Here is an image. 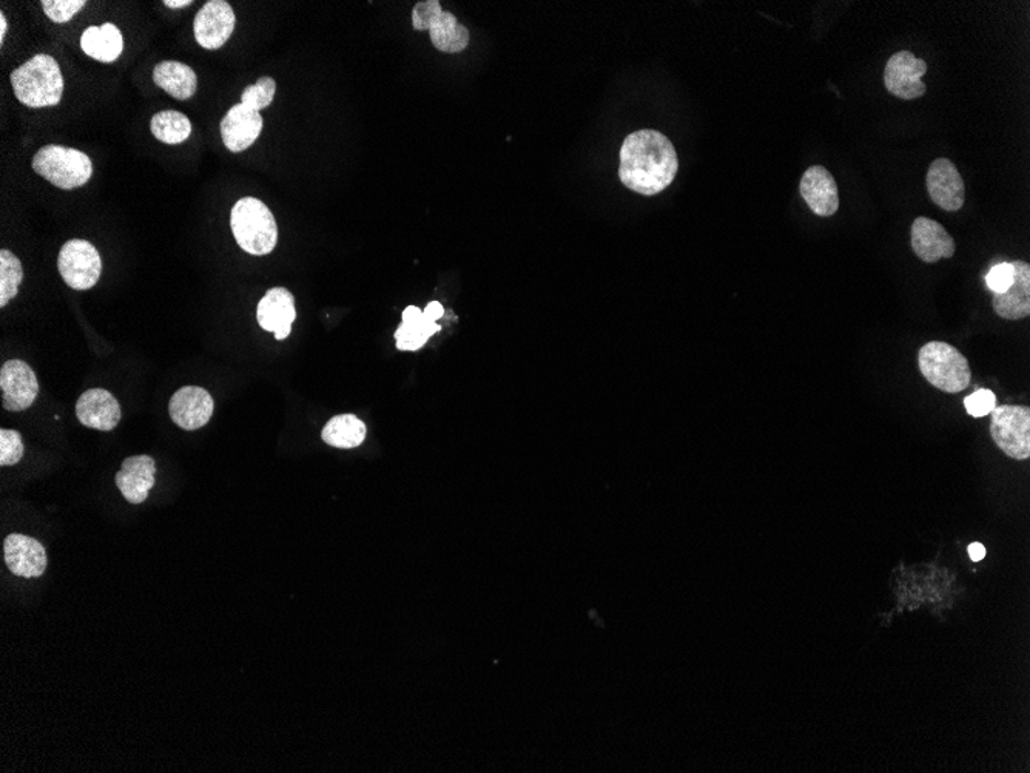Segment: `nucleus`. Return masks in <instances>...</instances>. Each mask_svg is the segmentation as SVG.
I'll list each match as a JSON object with an SVG mask.
<instances>
[{
    "label": "nucleus",
    "instance_id": "5701e85b",
    "mask_svg": "<svg viewBox=\"0 0 1030 773\" xmlns=\"http://www.w3.org/2000/svg\"><path fill=\"white\" fill-rule=\"evenodd\" d=\"M81 47L86 55L93 57L99 63H114L121 56L124 49V40H122L121 30L116 25L107 24L102 26H90L83 32L81 37Z\"/></svg>",
    "mask_w": 1030,
    "mask_h": 773
},
{
    "label": "nucleus",
    "instance_id": "f704fd0d",
    "mask_svg": "<svg viewBox=\"0 0 1030 773\" xmlns=\"http://www.w3.org/2000/svg\"><path fill=\"white\" fill-rule=\"evenodd\" d=\"M969 556H971L972 561H982V559L986 558V548L978 542L972 544V546L969 547Z\"/></svg>",
    "mask_w": 1030,
    "mask_h": 773
},
{
    "label": "nucleus",
    "instance_id": "e433bc0d",
    "mask_svg": "<svg viewBox=\"0 0 1030 773\" xmlns=\"http://www.w3.org/2000/svg\"><path fill=\"white\" fill-rule=\"evenodd\" d=\"M7 29H9L7 19L3 14H0V44H3V41H5Z\"/></svg>",
    "mask_w": 1030,
    "mask_h": 773
},
{
    "label": "nucleus",
    "instance_id": "4be33fe9",
    "mask_svg": "<svg viewBox=\"0 0 1030 773\" xmlns=\"http://www.w3.org/2000/svg\"><path fill=\"white\" fill-rule=\"evenodd\" d=\"M154 81L159 89L167 91L170 97L187 101L197 93L198 78L193 68L178 60H164L154 70Z\"/></svg>",
    "mask_w": 1030,
    "mask_h": 773
},
{
    "label": "nucleus",
    "instance_id": "f8f14e48",
    "mask_svg": "<svg viewBox=\"0 0 1030 773\" xmlns=\"http://www.w3.org/2000/svg\"><path fill=\"white\" fill-rule=\"evenodd\" d=\"M911 249L922 262L934 265L945 258H952L956 253L955 242L949 232L934 220L918 216L910 228Z\"/></svg>",
    "mask_w": 1030,
    "mask_h": 773
},
{
    "label": "nucleus",
    "instance_id": "c756f323",
    "mask_svg": "<svg viewBox=\"0 0 1030 773\" xmlns=\"http://www.w3.org/2000/svg\"><path fill=\"white\" fill-rule=\"evenodd\" d=\"M87 5L86 0H44L42 9L55 24H65L71 21L75 14Z\"/></svg>",
    "mask_w": 1030,
    "mask_h": 773
},
{
    "label": "nucleus",
    "instance_id": "b1692460",
    "mask_svg": "<svg viewBox=\"0 0 1030 773\" xmlns=\"http://www.w3.org/2000/svg\"><path fill=\"white\" fill-rule=\"evenodd\" d=\"M429 34L435 48L451 53V55L467 49L471 40L467 26L461 25L452 13L445 10L434 19L429 26Z\"/></svg>",
    "mask_w": 1030,
    "mask_h": 773
},
{
    "label": "nucleus",
    "instance_id": "f03ea898",
    "mask_svg": "<svg viewBox=\"0 0 1030 773\" xmlns=\"http://www.w3.org/2000/svg\"><path fill=\"white\" fill-rule=\"evenodd\" d=\"M10 79L19 102L30 109L57 105L63 99V71L55 57L36 55L16 68Z\"/></svg>",
    "mask_w": 1030,
    "mask_h": 773
},
{
    "label": "nucleus",
    "instance_id": "bb28decb",
    "mask_svg": "<svg viewBox=\"0 0 1030 773\" xmlns=\"http://www.w3.org/2000/svg\"><path fill=\"white\" fill-rule=\"evenodd\" d=\"M24 280V269L18 257L10 250L0 253V307H5L18 295L19 285Z\"/></svg>",
    "mask_w": 1030,
    "mask_h": 773
},
{
    "label": "nucleus",
    "instance_id": "1a4fd4ad",
    "mask_svg": "<svg viewBox=\"0 0 1030 773\" xmlns=\"http://www.w3.org/2000/svg\"><path fill=\"white\" fill-rule=\"evenodd\" d=\"M930 200L945 212H959L966 201V186L955 164L938 158L930 164L926 178Z\"/></svg>",
    "mask_w": 1030,
    "mask_h": 773
},
{
    "label": "nucleus",
    "instance_id": "72a5a7b5",
    "mask_svg": "<svg viewBox=\"0 0 1030 773\" xmlns=\"http://www.w3.org/2000/svg\"><path fill=\"white\" fill-rule=\"evenodd\" d=\"M423 312H425L426 317L429 318L430 322H437V320L444 317L445 307L441 306V303L430 302Z\"/></svg>",
    "mask_w": 1030,
    "mask_h": 773
},
{
    "label": "nucleus",
    "instance_id": "6e6552de",
    "mask_svg": "<svg viewBox=\"0 0 1030 773\" xmlns=\"http://www.w3.org/2000/svg\"><path fill=\"white\" fill-rule=\"evenodd\" d=\"M926 74V60L918 59L910 52H898L887 60L884 86L894 97L903 101H914L926 94L927 86L922 81Z\"/></svg>",
    "mask_w": 1030,
    "mask_h": 773
},
{
    "label": "nucleus",
    "instance_id": "0eeeda50",
    "mask_svg": "<svg viewBox=\"0 0 1030 773\" xmlns=\"http://www.w3.org/2000/svg\"><path fill=\"white\" fill-rule=\"evenodd\" d=\"M60 276L76 291H89L97 285L102 272V260L97 247L83 239H70L59 253Z\"/></svg>",
    "mask_w": 1030,
    "mask_h": 773
},
{
    "label": "nucleus",
    "instance_id": "6ab92c4d",
    "mask_svg": "<svg viewBox=\"0 0 1030 773\" xmlns=\"http://www.w3.org/2000/svg\"><path fill=\"white\" fill-rule=\"evenodd\" d=\"M1014 281L1003 293H995L994 307L998 317L1017 322L1030 315V266L1025 261H1012Z\"/></svg>",
    "mask_w": 1030,
    "mask_h": 773
},
{
    "label": "nucleus",
    "instance_id": "aec40b11",
    "mask_svg": "<svg viewBox=\"0 0 1030 773\" xmlns=\"http://www.w3.org/2000/svg\"><path fill=\"white\" fill-rule=\"evenodd\" d=\"M156 464L150 456H133L124 460L116 474V485L130 504L139 505L155 486Z\"/></svg>",
    "mask_w": 1030,
    "mask_h": 773
},
{
    "label": "nucleus",
    "instance_id": "dca6fc26",
    "mask_svg": "<svg viewBox=\"0 0 1030 773\" xmlns=\"http://www.w3.org/2000/svg\"><path fill=\"white\" fill-rule=\"evenodd\" d=\"M261 114L255 112L244 104L232 107L223 123H221V136H223L224 146L232 154L247 150L254 146L255 141L259 138L262 132Z\"/></svg>",
    "mask_w": 1030,
    "mask_h": 773
},
{
    "label": "nucleus",
    "instance_id": "9b49d317",
    "mask_svg": "<svg viewBox=\"0 0 1030 773\" xmlns=\"http://www.w3.org/2000/svg\"><path fill=\"white\" fill-rule=\"evenodd\" d=\"M2 403L7 411H25L40 394V383L32 368L22 360H10L0 369Z\"/></svg>",
    "mask_w": 1030,
    "mask_h": 773
},
{
    "label": "nucleus",
    "instance_id": "4468645a",
    "mask_svg": "<svg viewBox=\"0 0 1030 773\" xmlns=\"http://www.w3.org/2000/svg\"><path fill=\"white\" fill-rule=\"evenodd\" d=\"M799 192L815 215L829 219L838 212L839 193L837 181L826 167H808L803 175V180H801Z\"/></svg>",
    "mask_w": 1030,
    "mask_h": 773
},
{
    "label": "nucleus",
    "instance_id": "c9c22d12",
    "mask_svg": "<svg viewBox=\"0 0 1030 773\" xmlns=\"http://www.w3.org/2000/svg\"><path fill=\"white\" fill-rule=\"evenodd\" d=\"M192 0H166L164 5L169 7V9L178 10L186 9V7L192 5Z\"/></svg>",
    "mask_w": 1030,
    "mask_h": 773
},
{
    "label": "nucleus",
    "instance_id": "a878e982",
    "mask_svg": "<svg viewBox=\"0 0 1030 773\" xmlns=\"http://www.w3.org/2000/svg\"><path fill=\"white\" fill-rule=\"evenodd\" d=\"M150 131L164 144H181L192 135V123L184 113L164 110L152 117Z\"/></svg>",
    "mask_w": 1030,
    "mask_h": 773
},
{
    "label": "nucleus",
    "instance_id": "7ed1b4c3",
    "mask_svg": "<svg viewBox=\"0 0 1030 773\" xmlns=\"http://www.w3.org/2000/svg\"><path fill=\"white\" fill-rule=\"evenodd\" d=\"M231 226L244 253L262 257L272 253L277 246V221L269 208L257 198L246 197L234 205Z\"/></svg>",
    "mask_w": 1030,
    "mask_h": 773
},
{
    "label": "nucleus",
    "instance_id": "ddd939ff",
    "mask_svg": "<svg viewBox=\"0 0 1030 773\" xmlns=\"http://www.w3.org/2000/svg\"><path fill=\"white\" fill-rule=\"evenodd\" d=\"M213 410L215 402L212 395L198 386L181 388L175 392L169 405L171 421L186 432H194L208 425Z\"/></svg>",
    "mask_w": 1030,
    "mask_h": 773
},
{
    "label": "nucleus",
    "instance_id": "9d476101",
    "mask_svg": "<svg viewBox=\"0 0 1030 773\" xmlns=\"http://www.w3.org/2000/svg\"><path fill=\"white\" fill-rule=\"evenodd\" d=\"M235 11L226 0H210L193 22L194 40L202 48L220 49L234 33Z\"/></svg>",
    "mask_w": 1030,
    "mask_h": 773
},
{
    "label": "nucleus",
    "instance_id": "393cba45",
    "mask_svg": "<svg viewBox=\"0 0 1030 773\" xmlns=\"http://www.w3.org/2000/svg\"><path fill=\"white\" fill-rule=\"evenodd\" d=\"M368 428L357 415H335L323 429V440L334 448L350 449L360 447L366 439Z\"/></svg>",
    "mask_w": 1030,
    "mask_h": 773
},
{
    "label": "nucleus",
    "instance_id": "2f4dec72",
    "mask_svg": "<svg viewBox=\"0 0 1030 773\" xmlns=\"http://www.w3.org/2000/svg\"><path fill=\"white\" fill-rule=\"evenodd\" d=\"M441 3L438 0H425V2H418L417 5L412 10V26L417 32H429V26L433 24L434 19L441 13Z\"/></svg>",
    "mask_w": 1030,
    "mask_h": 773
},
{
    "label": "nucleus",
    "instance_id": "a211bd4d",
    "mask_svg": "<svg viewBox=\"0 0 1030 773\" xmlns=\"http://www.w3.org/2000/svg\"><path fill=\"white\" fill-rule=\"evenodd\" d=\"M76 415L83 426L98 432H112L122 417L120 403L105 390L83 392L76 405Z\"/></svg>",
    "mask_w": 1030,
    "mask_h": 773
},
{
    "label": "nucleus",
    "instance_id": "412c9836",
    "mask_svg": "<svg viewBox=\"0 0 1030 773\" xmlns=\"http://www.w3.org/2000/svg\"><path fill=\"white\" fill-rule=\"evenodd\" d=\"M440 331L441 326L437 322H430L419 307L407 306L403 311V323L395 333L396 348L414 352L422 349L429 338Z\"/></svg>",
    "mask_w": 1030,
    "mask_h": 773
},
{
    "label": "nucleus",
    "instance_id": "f257e3e1",
    "mask_svg": "<svg viewBox=\"0 0 1030 773\" xmlns=\"http://www.w3.org/2000/svg\"><path fill=\"white\" fill-rule=\"evenodd\" d=\"M678 170L676 148L663 133L637 131L622 144L619 178L632 192L658 195L673 184Z\"/></svg>",
    "mask_w": 1030,
    "mask_h": 773
},
{
    "label": "nucleus",
    "instance_id": "f3484780",
    "mask_svg": "<svg viewBox=\"0 0 1030 773\" xmlns=\"http://www.w3.org/2000/svg\"><path fill=\"white\" fill-rule=\"evenodd\" d=\"M5 563L11 573L21 578H40L47 570V553L40 540L24 535H10L3 542Z\"/></svg>",
    "mask_w": 1030,
    "mask_h": 773
},
{
    "label": "nucleus",
    "instance_id": "cd10ccee",
    "mask_svg": "<svg viewBox=\"0 0 1030 773\" xmlns=\"http://www.w3.org/2000/svg\"><path fill=\"white\" fill-rule=\"evenodd\" d=\"M277 93V82L272 78H261L257 83L246 87L242 94V104L255 112H261L273 102Z\"/></svg>",
    "mask_w": 1030,
    "mask_h": 773
},
{
    "label": "nucleus",
    "instance_id": "423d86ee",
    "mask_svg": "<svg viewBox=\"0 0 1030 773\" xmlns=\"http://www.w3.org/2000/svg\"><path fill=\"white\" fill-rule=\"evenodd\" d=\"M990 436L1006 456L1028 460L1030 456V410L1028 406L1001 405L990 413Z\"/></svg>",
    "mask_w": 1030,
    "mask_h": 773
},
{
    "label": "nucleus",
    "instance_id": "20e7f679",
    "mask_svg": "<svg viewBox=\"0 0 1030 773\" xmlns=\"http://www.w3.org/2000/svg\"><path fill=\"white\" fill-rule=\"evenodd\" d=\"M919 371L933 388L948 394L967 390L972 380L969 361L945 341H929L919 349Z\"/></svg>",
    "mask_w": 1030,
    "mask_h": 773
},
{
    "label": "nucleus",
    "instance_id": "473e14b6",
    "mask_svg": "<svg viewBox=\"0 0 1030 773\" xmlns=\"http://www.w3.org/2000/svg\"><path fill=\"white\" fill-rule=\"evenodd\" d=\"M1014 281V268L1012 262H1001V265L995 266L990 269V272L987 273L986 283L987 288L992 292L1003 293L1012 284Z\"/></svg>",
    "mask_w": 1030,
    "mask_h": 773
},
{
    "label": "nucleus",
    "instance_id": "39448f33",
    "mask_svg": "<svg viewBox=\"0 0 1030 773\" xmlns=\"http://www.w3.org/2000/svg\"><path fill=\"white\" fill-rule=\"evenodd\" d=\"M33 170L56 188L71 190L90 181L93 164L83 152L48 144L34 155Z\"/></svg>",
    "mask_w": 1030,
    "mask_h": 773
},
{
    "label": "nucleus",
    "instance_id": "c85d7f7f",
    "mask_svg": "<svg viewBox=\"0 0 1030 773\" xmlns=\"http://www.w3.org/2000/svg\"><path fill=\"white\" fill-rule=\"evenodd\" d=\"M24 457V441L22 436L13 429H2L0 432V464L11 467L21 462Z\"/></svg>",
    "mask_w": 1030,
    "mask_h": 773
},
{
    "label": "nucleus",
    "instance_id": "7c9ffc66",
    "mask_svg": "<svg viewBox=\"0 0 1030 773\" xmlns=\"http://www.w3.org/2000/svg\"><path fill=\"white\" fill-rule=\"evenodd\" d=\"M964 407L972 417H986L997 407V395L990 390H978L964 399Z\"/></svg>",
    "mask_w": 1030,
    "mask_h": 773
},
{
    "label": "nucleus",
    "instance_id": "2eb2a0df",
    "mask_svg": "<svg viewBox=\"0 0 1030 773\" xmlns=\"http://www.w3.org/2000/svg\"><path fill=\"white\" fill-rule=\"evenodd\" d=\"M257 318L262 329L275 333L277 340H286L296 320L292 293L284 288L270 289L258 304Z\"/></svg>",
    "mask_w": 1030,
    "mask_h": 773
}]
</instances>
